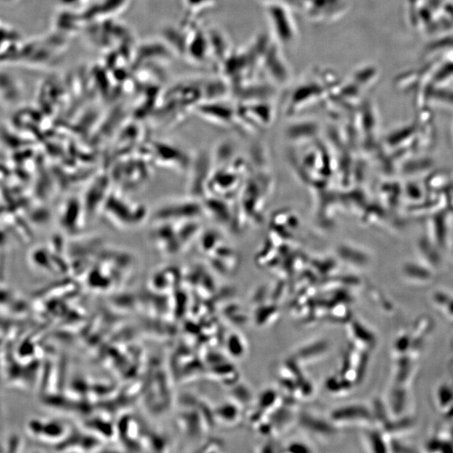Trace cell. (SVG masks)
<instances>
[{"label":"cell","instance_id":"obj_1","mask_svg":"<svg viewBox=\"0 0 453 453\" xmlns=\"http://www.w3.org/2000/svg\"><path fill=\"white\" fill-rule=\"evenodd\" d=\"M267 15L277 44L290 46L297 37V28L292 10L276 3H267Z\"/></svg>","mask_w":453,"mask_h":453},{"label":"cell","instance_id":"obj_2","mask_svg":"<svg viewBox=\"0 0 453 453\" xmlns=\"http://www.w3.org/2000/svg\"><path fill=\"white\" fill-rule=\"evenodd\" d=\"M346 0H313L306 16L314 21H332L345 13Z\"/></svg>","mask_w":453,"mask_h":453},{"label":"cell","instance_id":"obj_3","mask_svg":"<svg viewBox=\"0 0 453 453\" xmlns=\"http://www.w3.org/2000/svg\"><path fill=\"white\" fill-rule=\"evenodd\" d=\"M329 420L336 426H348L369 422L370 415L360 404H348L333 409Z\"/></svg>","mask_w":453,"mask_h":453},{"label":"cell","instance_id":"obj_4","mask_svg":"<svg viewBox=\"0 0 453 453\" xmlns=\"http://www.w3.org/2000/svg\"><path fill=\"white\" fill-rule=\"evenodd\" d=\"M199 209L191 201L170 202L157 209L154 219L156 222H175L191 219Z\"/></svg>","mask_w":453,"mask_h":453},{"label":"cell","instance_id":"obj_5","mask_svg":"<svg viewBox=\"0 0 453 453\" xmlns=\"http://www.w3.org/2000/svg\"><path fill=\"white\" fill-rule=\"evenodd\" d=\"M260 61L262 62L265 71L274 81L283 84L289 78V71L286 63L282 59L275 46L270 47L267 46Z\"/></svg>","mask_w":453,"mask_h":453},{"label":"cell","instance_id":"obj_6","mask_svg":"<svg viewBox=\"0 0 453 453\" xmlns=\"http://www.w3.org/2000/svg\"><path fill=\"white\" fill-rule=\"evenodd\" d=\"M299 423L305 431L311 432L314 436L327 437L337 431V426L329 420L326 422L320 417L305 413L300 417Z\"/></svg>","mask_w":453,"mask_h":453},{"label":"cell","instance_id":"obj_7","mask_svg":"<svg viewBox=\"0 0 453 453\" xmlns=\"http://www.w3.org/2000/svg\"><path fill=\"white\" fill-rule=\"evenodd\" d=\"M328 351V344L325 341H317L310 343L309 344L297 351L296 358L299 359L300 362H314L319 360L326 355Z\"/></svg>","mask_w":453,"mask_h":453},{"label":"cell","instance_id":"obj_8","mask_svg":"<svg viewBox=\"0 0 453 453\" xmlns=\"http://www.w3.org/2000/svg\"><path fill=\"white\" fill-rule=\"evenodd\" d=\"M241 407L237 405L236 403L234 404H228V405H223V408L218 410L220 417L222 418V422H226L228 424H236L239 422L241 419L240 413Z\"/></svg>","mask_w":453,"mask_h":453},{"label":"cell","instance_id":"obj_9","mask_svg":"<svg viewBox=\"0 0 453 453\" xmlns=\"http://www.w3.org/2000/svg\"><path fill=\"white\" fill-rule=\"evenodd\" d=\"M228 349L232 355L237 358H241L242 356L245 355V353L247 352V345L245 343L243 338L239 335L231 336L228 338Z\"/></svg>","mask_w":453,"mask_h":453},{"label":"cell","instance_id":"obj_10","mask_svg":"<svg viewBox=\"0 0 453 453\" xmlns=\"http://www.w3.org/2000/svg\"><path fill=\"white\" fill-rule=\"evenodd\" d=\"M285 451H290V452H310L312 450L306 444L302 443L300 441L299 442L295 441V442H292L288 445Z\"/></svg>","mask_w":453,"mask_h":453}]
</instances>
